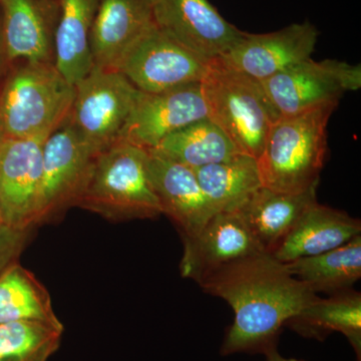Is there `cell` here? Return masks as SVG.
I'll return each instance as SVG.
<instances>
[{
    "instance_id": "4316f807",
    "label": "cell",
    "mask_w": 361,
    "mask_h": 361,
    "mask_svg": "<svg viewBox=\"0 0 361 361\" xmlns=\"http://www.w3.org/2000/svg\"><path fill=\"white\" fill-rule=\"evenodd\" d=\"M32 231L33 229H21L0 222V274L20 261Z\"/></svg>"
},
{
    "instance_id": "d6986e66",
    "label": "cell",
    "mask_w": 361,
    "mask_h": 361,
    "mask_svg": "<svg viewBox=\"0 0 361 361\" xmlns=\"http://www.w3.org/2000/svg\"><path fill=\"white\" fill-rule=\"evenodd\" d=\"M317 187L285 193L262 186L252 195L238 212L263 250L272 253L304 211L317 202Z\"/></svg>"
},
{
    "instance_id": "484cf974",
    "label": "cell",
    "mask_w": 361,
    "mask_h": 361,
    "mask_svg": "<svg viewBox=\"0 0 361 361\" xmlns=\"http://www.w3.org/2000/svg\"><path fill=\"white\" fill-rule=\"evenodd\" d=\"M63 330V324L28 320L0 323V361H49Z\"/></svg>"
},
{
    "instance_id": "603a6c76",
    "label": "cell",
    "mask_w": 361,
    "mask_h": 361,
    "mask_svg": "<svg viewBox=\"0 0 361 361\" xmlns=\"http://www.w3.org/2000/svg\"><path fill=\"white\" fill-rule=\"evenodd\" d=\"M199 184L216 212H238L262 187L258 161L240 153L229 160L195 170Z\"/></svg>"
},
{
    "instance_id": "4dcf8cb0",
    "label": "cell",
    "mask_w": 361,
    "mask_h": 361,
    "mask_svg": "<svg viewBox=\"0 0 361 361\" xmlns=\"http://www.w3.org/2000/svg\"><path fill=\"white\" fill-rule=\"evenodd\" d=\"M0 222H4V220H2L1 215H0Z\"/></svg>"
},
{
    "instance_id": "ffe728a7",
    "label": "cell",
    "mask_w": 361,
    "mask_h": 361,
    "mask_svg": "<svg viewBox=\"0 0 361 361\" xmlns=\"http://www.w3.org/2000/svg\"><path fill=\"white\" fill-rule=\"evenodd\" d=\"M54 65L73 85L94 68L90 35L99 0H59Z\"/></svg>"
},
{
    "instance_id": "44dd1931",
    "label": "cell",
    "mask_w": 361,
    "mask_h": 361,
    "mask_svg": "<svg viewBox=\"0 0 361 361\" xmlns=\"http://www.w3.org/2000/svg\"><path fill=\"white\" fill-rule=\"evenodd\" d=\"M306 338L323 341L332 332L343 334L355 349L361 361V294L349 289L329 295L318 297L302 311L286 323Z\"/></svg>"
},
{
    "instance_id": "277c9868",
    "label": "cell",
    "mask_w": 361,
    "mask_h": 361,
    "mask_svg": "<svg viewBox=\"0 0 361 361\" xmlns=\"http://www.w3.org/2000/svg\"><path fill=\"white\" fill-rule=\"evenodd\" d=\"M147 159V149L123 141L102 151L75 207L113 222L158 218L161 206Z\"/></svg>"
},
{
    "instance_id": "5bb4252c",
    "label": "cell",
    "mask_w": 361,
    "mask_h": 361,
    "mask_svg": "<svg viewBox=\"0 0 361 361\" xmlns=\"http://www.w3.org/2000/svg\"><path fill=\"white\" fill-rule=\"evenodd\" d=\"M149 180L160 203L161 215L172 221L183 245L196 238L216 211L192 169L148 151Z\"/></svg>"
},
{
    "instance_id": "83f0119b",
    "label": "cell",
    "mask_w": 361,
    "mask_h": 361,
    "mask_svg": "<svg viewBox=\"0 0 361 361\" xmlns=\"http://www.w3.org/2000/svg\"><path fill=\"white\" fill-rule=\"evenodd\" d=\"M13 63L7 54L6 44H4V35H2L1 13H0V82L6 77L11 70Z\"/></svg>"
},
{
    "instance_id": "9c48e42d",
    "label": "cell",
    "mask_w": 361,
    "mask_h": 361,
    "mask_svg": "<svg viewBox=\"0 0 361 361\" xmlns=\"http://www.w3.org/2000/svg\"><path fill=\"white\" fill-rule=\"evenodd\" d=\"M211 61L200 58L154 25L121 59V71L140 92L158 94L202 82Z\"/></svg>"
},
{
    "instance_id": "cb8c5ba5",
    "label": "cell",
    "mask_w": 361,
    "mask_h": 361,
    "mask_svg": "<svg viewBox=\"0 0 361 361\" xmlns=\"http://www.w3.org/2000/svg\"><path fill=\"white\" fill-rule=\"evenodd\" d=\"M149 151L194 171L229 160L241 153L210 118L190 123L168 135Z\"/></svg>"
},
{
    "instance_id": "d4e9b609",
    "label": "cell",
    "mask_w": 361,
    "mask_h": 361,
    "mask_svg": "<svg viewBox=\"0 0 361 361\" xmlns=\"http://www.w3.org/2000/svg\"><path fill=\"white\" fill-rule=\"evenodd\" d=\"M23 320L63 324L49 292L18 261L0 274V323Z\"/></svg>"
},
{
    "instance_id": "7a4b0ae2",
    "label": "cell",
    "mask_w": 361,
    "mask_h": 361,
    "mask_svg": "<svg viewBox=\"0 0 361 361\" xmlns=\"http://www.w3.org/2000/svg\"><path fill=\"white\" fill-rule=\"evenodd\" d=\"M0 87V127L4 137L44 141L70 118L75 97L54 63H20Z\"/></svg>"
},
{
    "instance_id": "52a82bcc",
    "label": "cell",
    "mask_w": 361,
    "mask_h": 361,
    "mask_svg": "<svg viewBox=\"0 0 361 361\" xmlns=\"http://www.w3.org/2000/svg\"><path fill=\"white\" fill-rule=\"evenodd\" d=\"M277 118L300 115L336 104L346 92L361 87L360 65L336 59H307L261 82Z\"/></svg>"
},
{
    "instance_id": "ba28073f",
    "label": "cell",
    "mask_w": 361,
    "mask_h": 361,
    "mask_svg": "<svg viewBox=\"0 0 361 361\" xmlns=\"http://www.w3.org/2000/svg\"><path fill=\"white\" fill-rule=\"evenodd\" d=\"M97 155L68 121L44 140L35 227L58 222L75 207Z\"/></svg>"
},
{
    "instance_id": "5b68a950",
    "label": "cell",
    "mask_w": 361,
    "mask_h": 361,
    "mask_svg": "<svg viewBox=\"0 0 361 361\" xmlns=\"http://www.w3.org/2000/svg\"><path fill=\"white\" fill-rule=\"evenodd\" d=\"M201 84L209 118L241 153L258 160L271 126L278 120L261 82L215 59Z\"/></svg>"
},
{
    "instance_id": "e0dca14e",
    "label": "cell",
    "mask_w": 361,
    "mask_h": 361,
    "mask_svg": "<svg viewBox=\"0 0 361 361\" xmlns=\"http://www.w3.org/2000/svg\"><path fill=\"white\" fill-rule=\"evenodd\" d=\"M154 25L152 0H99L90 35L94 66L116 70L126 52Z\"/></svg>"
},
{
    "instance_id": "6da1fadb",
    "label": "cell",
    "mask_w": 361,
    "mask_h": 361,
    "mask_svg": "<svg viewBox=\"0 0 361 361\" xmlns=\"http://www.w3.org/2000/svg\"><path fill=\"white\" fill-rule=\"evenodd\" d=\"M231 306L234 320L221 355L264 353L277 346L286 323L318 298L270 253L256 254L226 266L199 284Z\"/></svg>"
},
{
    "instance_id": "7c38bea8",
    "label": "cell",
    "mask_w": 361,
    "mask_h": 361,
    "mask_svg": "<svg viewBox=\"0 0 361 361\" xmlns=\"http://www.w3.org/2000/svg\"><path fill=\"white\" fill-rule=\"evenodd\" d=\"M317 28L310 21L268 33H248L220 59L247 77L263 82L279 71L310 59L318 40Z\"/></svg>"
},
{
    "instance_id": "4fadbf2b",
    "label": "cell",
    "mask_w": 361,
    "mask_h": 361,
    "mask_svg": "<svg viewBox=\"0 0 361 361\" xmlns=\"http://www.w3.org/2000/svg\"><path fill=\"white\" fill-rule=\"evenodd\" d=\"M44 141H0V215L6 224L35 229L42 178Z\"/></svg>"
},
{
    "instance_id": "2e32d148",
    "label": "cell",
    "mask_w": 361,
    "mask_h": 361,
    "mask_svg": "<svg viewBox=\"0 0 361 361\" xmlns=\"http://www.w3.org/2000/svg\"><path fill=\"white\" fill-rule=\"evenodd\" d=\"M59 0H0L2 35L11 63H54Z\"/></svg>"
},
{
    "instance_id": "8fae6325",
    "label": "cell",
    "mask_w": 361,
    "mask_h": 361,
    "mask_svg": "<svg viewBox=\"0 0 361 361\" xmlns=\"http://www.w3.org/2000/svg\"><path fill=\"white\" fill-rule=\"evenodd\" d=\"M203 118H209V111L201 82L158 94L141 92L118 141L149 151L168 135Z\"/></svg>"
},
{
    "instance_id": "7402d4cb",
    "label": "cell",
    "mask_w": 361,
    "mask_h": 361,
    "mask_svg": "<svg viewBox=\"0 0 361 361\" xmlns=\"http://www.w3.org/2000/svg\"><path fill=\"white\" fill-rule=\"evenodd\" d=\"M285 264L316 295L349 290L361 277V235L332 250Z\"/></svg>"
},
{
    "instance_id": "f546056e",
    "label": "cell",
    "mask_w": 361,
    "mask_h": 361,
    "mask_svg": "<svg viewBox=\"0 0 361 361\" xmlns=\"http://www.w3.org/2000/svg\"><path fill=\"white\" fill-rule=\"evenodd\" d=\"M4 134H2L1 127H0V141L4 139Z\"/></svg>"
},
{
    "instance_id": "ac0fdd59",
    "label": "cell",
    "mask_w": 361,
    "mask_h": 361,
    "mask_svg": "<svg viewBox=\"0 0 361 361\" xmlns=\"http://www.w3.org/2000/svg\"><path fill=\"white\" fill-rule=\"evenodd\" d=\"M361 235V222L344 211L315 202L271 253L282 263L311 257L343 245Z\"/></svg>"
},
{
    "instance_id": "8992f818",
    "label": "cell",
    "mask_w": 361,
    "mask_h": 361,
    "mask_svg": "<svg viewBox=\"0 0 361 361\" xmlns=\"http://www.w3.org/2000/svg\"><path fill=\"white\" fill-rule=\"evenodd\" d=\"M140 94L121 71L94 66L75 85L68 123L99 154L118 141Z\"/></svg>"
},
{
    "instance_id": "9a60e30c",
    "label": "cell",
    "mask_w": 361,
    "mask_h": 361,
    "mask_svg": "<svg viewBox=\"0 0 361 361\" xmlns=\"http://www.w3.org/2000/svg\"><path fill=\"white\" fill-rule=\"evenodd\" d=\"M183 246L180 275L198 284L226 266L265 252L239 212L216 213L200 234Z\"/></svg>"
},
{
    "instance_id": "3957f363",
    "label": "cell",
    "mask_w": 361,
    "mask_h": 361,
    "mask_svg": "<svg viewBox=\"0 0 361 361\" xmlns=\"http://www.w3.org/2000/svg\"><path fill=\"white\" fill-rule=\"evenodd\" d=\"M336 108L329 104L272 123L257 160L262 186L298 193L318 185L327 154V125Z\"/></svg>"
},
{
    "instance_id": "30bf717a",
    "label": "cell",
    "mask_w": 361,
    "mask_h": 361,
    "mask_svg": "<svg viewBox=\"0 0 361 361\" xmlns=\"http://www.w3.org/2000/svg\"><path fill=\"white\" fill-rule=\"evenodd\" d=\"M156 25L208 61L222 58L243 37L209 0H152Z\"/></svg>"
},
{
    "instance_id": "f1b7e54d",
    "label": "cell",
    "mask_w": 361,
    "mask_h": 361,
    "mask_svg": "<svg viewBox=\"0 0 361 361\" xmlns=\"http://www.w3.org/2000/svg\"><path fill=\"white\" fill-rule=\"evenodd\" d=\"M265 361H305L301 360H296V358L284 357L283 355H280L278 351L277 346L268 349L264 353Z\"/></svg>"
}]
</instances>
